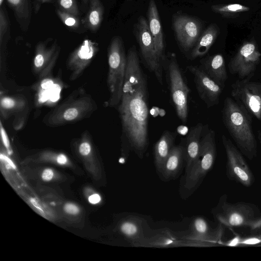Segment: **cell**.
Instances as JSON below:
<instances>
[{
    "mask_svg": "<svg viewBox=\"0 0 261 261\" xmlns=\"http://www.w3.org/2000/svg\"><path fill=\"white\" fill-rule=\"evenodd\" d=\"M3 2H4V0H0V5L1 6L3 4Z\"/></svg>",
    "mask_w": 261,
    "mask_h": 261,
    "instance_id": "42",
    "label": "cell"
},
{
    "mask_svg": "<svg viewBox=\"0 0 261 261\" xmlns=\"http://www.w3.org/2000/svg\"><path fill=\"white\" fill-rule=\"evenodd\" d=\"M219 33L218 26L211 24L202 32L191 50L189 59L194 60L204 56L215 42Z\"/></svg>",
    "mask_w": 261,
    "mask_h": 261,
    "instance_id": "22",
    "label": "cell"
},
{
    "mask_svg": "<svg viewBox=\"0 0 261 261\" xmlns=\"http://www.w3.org/2000/svg\"><path fill=\"white\" fill-rule=\"evenodd\" d=\"M194 229L196 233L199 236L212 238L210 236V230L208 225L206 221L201 217L197 218L194 221Z\"/></svg>",
    "mask_w": 261,
    "mask_h": 261,
    "instance_id": "27",
    "label": "cell"
},
{
    "mask_svg": "<svg viewBox=\"0 0 261 261\" xmlns=\"http://www.w3.org/2000/svg\"><path fill=\"white\" fill-rule=\"evenodd\" d=\"M176 137V134L175 132L165 130L154 145V161L159 173L174 146Z\"/></svg>",
    "mask_w": 261,
    "mask_h": 261,
    "instance_id": "21",
    "label": "cell"
},
{
    "mask_svg": "<svg viewBox=\"0 0 261 261\" xmlns=\"http://www.w3.org/2000/svg\"><path fill=\"white\" fill-rule=\"evenodd\" d=\"M252 234L261 233V215L257 216L252 220L248 225Z\"/></svg>",
    "mask_w": 261,
    "mask_h": 261,
    "instance_id": "32",
    "label": "cell"
},
{
    "mask_svg": "<svg viewBox=\"0 0 261 261\" xmlns=\"http://www.w3.org/2000/svg\"><path fill=\"white\" fill-rule=\"evenodd\" d=\"M205 133L203 132L200 140L198 159L189 173L184 176L181 184L180 193L184 199L191 196L201 185L216 158L215 132L208 129Z\"/></svg>",
    "mask_w": 261,
    "mask_h": 261,
    "instance_id": "3",
    "label": "cell"
},
{
    "mask_svg": "<svg viewBox=\"0 0 261 261\" xmlns=\"http://www.w3.org/2000/svg\"><path fill=\"white\" fill-rule=\"evenodd\" d=\"M58 2L60 9L78 16L79 11L75 0H58Z\"/></svg>",
    "mask_w": 261,
    "mask_h": 261,
    "instance_id": "29",
    "label": "cell"
},
{
    "mask_svg": "<svg viewBox=\"0 0 261 261\" xmlns=\"http://www.w3.org/2000/svg\"><path fill=\"white\" fill-rule=\"evenodd\" d=\"M88 2L89 8L82 22L86 29L95 32L103 20L104 7L100 0H88Z\"/></svg>",
    "mask_w": 261,
    "mask_h": 261,
    "instance_id": "23",
    "label": "cell"
},
{
    "mask_svg": "<svg viewBox=\"0 0 261 261\" xmlns=\"http://www.w3.org/2000/svg\"><path fill=\"white\" fill-rule=\"evenodd\" d=\"M48 40L39 42L35 48L33 69L40 78L47 76L51 71L60 51L57 41L48 46Z\"/></svg>",
    "mask_w": 261,
    "mask_h": 261,
    "instance_id": "15",
    "label": "cell"
},
{
    "mask_svg": "<svg viewBox=\"0 0 261 261\" xmlns=\"http://www.w3.org/2000/svg\"><path fill=\"white\" fill-rule=\"evenodd\" d=\"M98 51L97 43L85 39L70 54L67 62V67L71 71L70 80H75L82 74Z\"/></svg>",
    "mask_w": 261,
    "mask_h": 261,
    "instance_id": "14",
    "label": "cell"
},
{
    "mask_svg": "<svg viewBox=\"0 0 261 261\" xmlns=\"http://www.w3.org/2000/svg\"><path fill=\"white\" fill-rule=\"evenodd\" d=\"M252 77L239 79L231 85L230 95L251 116L261 120V83Z\"/></svg>",
    "mask_w": 261,
    "mask_h": 261,
    "instance_id": "9",
    "label": "cell"
},
{
    "mask_svg": "<svg viewBox=\"0 0 261 261\" xmlns=\"http://www.w3.org/2000/svg\"><path fill=\"white\" fill-rule=\"evenodd\" d=\"M187 69L193 77L196 89L200 99L207 108L219 103L223 88L196 65H189Z\"/></svg>",
    "mask_w": 261,
    "mask_h": 261,
    "instance_id": "13",
    "label": "cell"
},
{
    "mask_svg": "<svg viewBox=\"0 0 261 261\" xmlns=\"http://www.w3.org/2000/svg\"><path fill=\"white\" fill-rule=\"evenodd\" d=\"M54 176V172L50 169H45L42 174V178L44 181L50 180Z\"/></svg>",
    "mask_w": 261,
    "mask_h": 261,
    "instance_id": "35",
    "label": "cell"
},
{
    "mask_svg": "<svg viewBox=\"0 0 261 261\" xmlns=\"http://www.w3.org/2000/svg\"><path fill=\"white\" fill-rule=\"evenodd\" d=\"M9 23L4 10L1 7L0 10V42L2 44L4 37L8 33Z\"/></svg>",
    "mask_w": 261,
    "mask_h": 261,
    "instance_id": "30",
    "label": "cell"
},
{
    "mask_svg": "<svg viewBox=\"0 0 261 261\" xmlns=\"http://www.w3.org/2000/svg\"><path fill=\"white\" fill-rule=\"evenodd\" d=\"M252 235L250 237L241 238L240 246H250L261 244V233Z\"/></svg>",
    "mask_w": 261,
    "mask_h": 261,
    "instance_id": "31",
    "label": "cell"
},
{
    "mask_svg": "<svg viewBox=\"0 0 261 261\" xmlns=\"http://www.w3.org/2000/svg\"><path fill=\"white\" fill-rule=\"evenodd\" d=\"M204 126L202 123H198L192 127L186 138L185 148V173L188 174L197 161L200 151V143Z\"/></svg>",
    "mask_w": 261,
    "mask_h": 261,
    "instance_id": "18",
    "label": "cell"
},
{
    "mask_svg": "<svg viewBox=\"0 0 261 261\" xmlns=\"http://www.w3.org/2000/svg\"><path fill=\"white\" fill-rule=\"evenodd\" d=\"M185 161V148L183 141L174 145L166 160L159 173L164 181H169L177 178Z\"/></svg>",
    "mask_w": 261,
    "mask_h": 261,
    "instance_id": "19",
    "label": "cell"
},
{
    "mask_svg": "<svg viewBox=\"0 0 261 261\" xmlns=\"http://www.w3.org/2000/svg\"><path fill=\"white\" fill-rule=\"evenodd\" d=\"M225 127L241 153L250 160L257 156V142L249 113L233 99L227 97L222 110Z\"/></svg>",
    "mask_w": 261,
    "mask_h": 261,
    "instance_id": "2",
    "label": "cell"
},
{
    "mask_svg": "<svg viewBox=\"0 0 261 261\" xmlns=\"http://www.w3.org/2000/svg\"><path fill=\"white\" fill-rule=\"evenodd\" d=\"M96 109L90 95L78 91L55 108L47 117L46 123L59 126L80 120L88 116Z\"/></svg>",
    "mask_w": 261,
    "mask_h": 261,
    "instance_id": "5",
    "label": "cell"
},
{
    "mask_svg": "<svg viewBox=\"0 0 261 261\" xmlns=\"http://www.w3.org/2000/svg\"><path fill=\"white\" fill-rule=\"evenodd\" d=\"M134 33L145 67L155 75L158 82L163 85L164 68L158 58L147 20L143 16L139 17L135 24Z\"/></svg>",
    "mask_w": 261,
    "mask_h": 261,
    "instance_id": "8",
    "label": "cell"
},
{
    "mask_svg": "<svg viewBox=\"0 0 261 261\" xmlns=\"http://www.w3.org/2000/svg\"><path fill=\"white\" fill-rule=\"evenodd\" d=\"M241 238L240 236H236L231 240H229L227 243L226 245L228 246H240V242Z\"/></svg>",
    "mask_w": 261,
    "mask_h": 261,
    "instance_id": "36",
    "label": "cell"
},
{
    "mask_svg": "<svg viewBox=\"0 0 261 261\" xmlns=\"http://www.w3.org/2000/svg\"><path fill=\"white\" fill-rule=\"evenodd\" d=\"M215 13L222 16H233L250 10V8L239 4L215 5L211 7Z\"/></svg>",
    "mask_w": 261,
    "mask_h": 261,
    "instance_id": "25",
    "label": "cell"
},
{
    "mask_svg": "<svg viewBox=\"0 0 261 261\" xmlns=\"http://www.w3.org/2000/svg\"><path fill=\"white\" fill-rule=\"evenodd\" d=\"M121 231L127 237L133 238L138 236L139 230L134 222L131 220H126L121 224Z\"/></svg>",
    "mask_w": 261,
    "mask_h": 261,
    "instance_id": "28",
    "label": "cell"
},
{
    "mask_svg": "<svg viewBox=\"0 0 261 261\" xmlns=\"http://www.w3.org/2000/svg\"><path fill=\"white\" fill-rule=\"evenodd\" d=\"M260 142H261V141H260Z\"/></svg>",
    "mask_w": 261,
    "mask_h": 261,
    "instance_id": "45",
    "label": "cell"
},
{
    "mask_svg": "<svg viewBox=\"0 0 261 261\" xmlns=\"http://www.w3.org/2000/svg\"><path fill=\"white\" fill-rule=\"evenodd\" d=\"M122 94L118 111L121 139L129 149L142 158L149 144V108L147 78L135 46L128 50Z\"/></svg>",
    "mask_w": 261,
    "mask_h": 261,
    "instance_id": "1",
    "label": "cell"
},
{
    "mask_svg": "<svg viewBox=\"0 0 261 261\" xmlns=\"http://www.w3.org/2000/svg\"><path fill=\"white\" fill-rule=\"evenodd\" d=\"M56 13L63 23L67 27L72 29H76L80 26V20L77 16L60 9H58L56 10Z\"/></svg>",
    "mask_w": 261,
    "mask_h": 261,
    "instance_id": "26",
    "label": "cell"
},
{
    "mask_svg": "<svg viewBox=\"0 0 261 261\" xmlns=\"http://www.w3.org/2000/svg\"><path fill=\"white\" fill-rule=\"evenodd\" d=\"M50 0H41V2L43 3H46V2H49Z\"/></svg>",
    "mask_w": 261,
    "mask_h": 261,
    "instance_id": "41",
    "label": "cell"
},
{
    "mask_svg": "<svg viewBox=\"0 0 261 261\" xmlns=\"http://www.w3.org/2000/svg\"><path fill=\"white\" fill-rule=\"evenodd\" d=\"M82 1L83 3L85 5L87 6V4H88V0H82Z\"/></svg>",
    "mask_w": 261,
    "mask_h": 261,
    "instance_id": "40",
    "label": "cell"
},
{
    "mask_svg": "<svg viewBox=\"0 0 261 261\" xmlns=\"http://www.w3.org/2000/svg\"><path fill=\"white\" fill-rule=\"evenodd\" d=\"M108 61L107 83L110 95L107 106L114 107L121 100L126 69V55L120 36H114L111 40L108 49Z\"/></svg>",
    "mask_w": 261,
    "mask_h": 261,
    "instance_id": "4",
    "label": "cell"
},
{
    "mask_svg": "<svg viewBox=\"0 0 261 261\" xmlns=\"http://www.w3.org/2000/svg\"><path fill=\"white\" fill-rule=\"evenodd\" d=\"M147 16L148 27L154 39L155 50L164 68L166 58L165 54V44L158 9L154 0H150L149 2Z\"/></svg>",
    "mask_w": 261,
    "mask_h": 261,
    "instance_id": "16",
    "label": "cell"
},
{
    "mask_svg": "<svg viewBox=\"0 0 261 261\" xmlns=\"http://www.w3.org/2000/svg\"><path fill=\"white\" fill-rule=\"evenodd\" d=\"M222 142L226 154L227 177L245 187H251L255 178L243 154L224 135L222 136Z\"/></svg>",
    "mask_w": 261,
    "mask_h": 261,
    "instance_id": "10",
    "label": "cell"
},
{
    "mask_svg": "<svg viewBox=\"0 0 261 261\" xmlns=\"http://www.w3.org/2000/svg\"><path fill=\"white\" fill-rule=\"evenodd\" d=\"M100 201V197L97 194H94L89 197V201L92 204H96Z\"/></svg>",
    "mask_w": 261,
    "mask_h": 261,
    "instance_id": "37",
    "label": "cell"
},
{
    "mask_svg": "<svg viewBox=\"0 0 261 261\" xmlns=\"http://www.w3.org/2000/svg\"><path fill=\"white\" fill-rule=\"evenodd\" d=\"M172 24L180 48L185 52L191 50L202 33L201 21L194 17L177 13L173 16Z\"/></svg>",
    "mask_w": 261,
    "mask_h": 261,
    "instance_id": "12",
    "label": "cell"
},
{
    "mask_svg": "<svg viewBox=\"0 0 261 261\" xmlns=\"http://www.w3.org/2000/svg\"><path fill=\"white\" fill-rule=\"evenodd\" d=\"M57 161L58 164L61 165L65 164L67 162V157L63 154H60L57 158Z\"/></svg>",
    "mask_w": 261,
    "mask_h": 261,
    "instance_id": "38",
    "label": "cell"
},
{
    "mask_svg": "<svg viewBox=\"0 0 261 261\" xmlns=\"http://www.w3.org/2000/svg\"><path fill=\"white\" fill-rule=\"evenodd\" d=\"M261 54L254 41L244 42L228 63L229 72L239 79L252 77L260 61Z\"/></svg>",
    "mask_w": 261,
    "mask_h": 261,
    "instance_id": "11",
    "label": "cell"
},
{
    "mask_svg": "<svg viewBox=\"0 0 261 261\" xmlns=\"http://www.w3.org/2000/svg\"><path fill=\"white\" fill-rule=\"evenodd\" d=\"M0 109L5 118L14 115L13 125L15 129H18L23 126L24 117L28 112V104L24 99L16 96H2Z\"/></svg>",
    "mask_w": 261,
    "mask_h": 261,
    "instance_id": "17",
    "label": "cell"
},
{
    "mask_svg": "<svg viewBox=\"0 0 261 261\" xmlns=\"http://www.w3.org/2000/svg\"><path fill=\"white\" fill-rule=\"evenodd\" d=\"M12 8L16 19L23 31L28 29L31 16L29 0H7Z\"/></svg>",
    "mask_w": 261,
    "mask_h": 261,
    "instance_id": "24",
    "label": "cell"
},
{
    "mask_svg": "<svg viewBox=\"0 0 261 261\" xmlns=\"http://www.w3.org/2000/svg\"><path fill=\"white\" fill-rule=\"evenodd\" d=\"M0 158L2 160H4L7 162L13 168L16 169V166L13 162L6 155L1 153Z\"/></svg>",
    "mask_w": 261,
    "mask_h": 261,
    "instance_id": "39",
    "label": "cell"
},
{
    "mask_svg": "<svg viewBox=\"0 0 261 261\" xmlns=\"http://www.w3.org/2000/svg\"><path fill=\"white\" fill-rule=\"evenodd\" d=\"M0 132L1 139L3 144L7 149L8 153L11 154L12 153V151L10 149V144L9 138L1 121L0 122Z\"/></svg>",
    "mask_w": 261,
    "mask_h": 261,
    "instance_id": "33",
    "label": "cell"
},
{
    "mask_svg": "<svg viewBox=\"0 0 261 261\" xmlns=\"http://www.w3.org/2000/svg\"><path fill=\"white\" fill-rule=\"evenodd\" d=\"M64 210L67 213L73 215L77 214L79 212L78 207L72 203H67L65 204Z\"/></svg>",
    "mask_w": 261,
    "mask_h": 261,
    "instance_id": "34",
    "label": "cell"
},
{
    "mask_svg": "<svg viewBox=\"0 0 261 261\" xmlns=\"http://www.w3.org/2000/svg\"><path fill=\"white\" fill-rule=\"evenodd\" d=\"M37 1L41 2V0H37Z\"/></svg>",
    "mask_w": 261,
    "mask_h": 261,
    "instance_id": "43",
    "label": "cell"
},
{
    "mask_svg": "<svg viewBox=\"0 0 261 261\" xmlns=\"http://www.w3.org/2000/svg\"><path fill=\"white\" fill-rule=\"evenodd\" d=\"M199 66L203 71L223 89L228 75L225 61L220 54L208 56L200 59Z\"/></svg>",
    "mask_w": 261,
    "mask_h": 261,
    "instance_id": "20",
    "label": "cell"
},
{
    "mask_svg": "<svg viewBox=\"0 0 261 261\" xmlns=\"http://www.w3.org/2000/svg\"><path fill=\"white\" fill-rule=\"evenodd\" d=\"M164 69L166 71L170 95L177 116L186 124L188 116V96L191 90L174 54L166 56Z\"/></svg>",
    "mask_w": 261,
    "mask_h": 261,
    "instance_id": "6",
    "label": "cell"
},
{
    "mask_svg": "<svg viewBox=\"0 0 261 261\" xmlns=\"http://www.w3.org/2000/svg\"><path fill=\"white\" fill-rule=\"evenodd\" d=\"M226 195H223L214 211L217 220L228 227L247 226L256 217L259 211L254 204L239 202L231 203L227 201Z\"/></svg>",
    "mask_w": 261,
    "mask_h": 261,
    "instance_id": "7",
    "label": "cell"
},
{
    "mask_svg": "<svg viewBox=\"0 0 261 261\" xmlns=\"http://www.w3.org/2000/svg\"><path fill=\"white\" fill-rule=\"evenodd\" d=\"M128 1H132V0H128Z\"/></svg>",
    "mask_w": 261,
    "mask_h": 261,
    "instance_id": "44",
    "label": "cell"
}]
</instances>
